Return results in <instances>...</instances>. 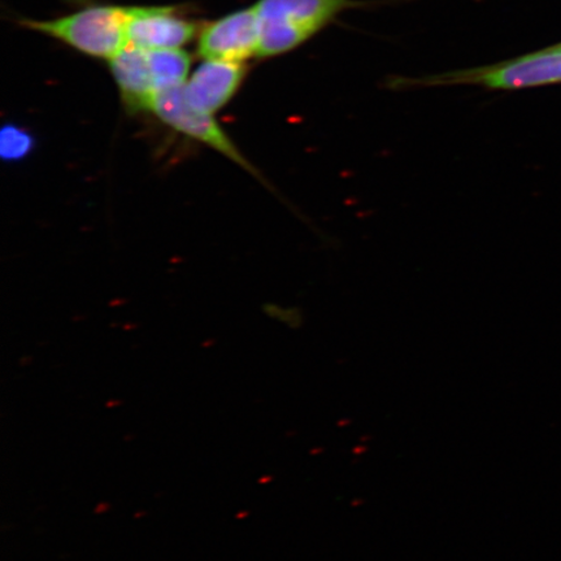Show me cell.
Listing matches in <instances>:
<instances>
[{
    "label": "cell",
    "mask_w": 561,
    "mask_h": 561,
    "mask_svg": "<svg viewBox=\"0 0 561 561\" xmlns=\"http://www.w3.org/2000/svg\"><path fill=\"white\" fill-rule=\"evenodd\" d=\"M355 0H259L254 5L259 21L256 58H273L296 50L334 23Z\"/></svg>",
    "instance_id": "obj_1"
},
{
    "label": "cell",
    "mask_w": 561,
    "mask_h": 561,
    "mask_svg": "<svg viewBox=\"0 0 561 561\" xmlns=\"http://www.w3.org/2000/svg\"><path fill=\"white\" fill-rule=\"evenodd\" d=\"M390 83L394 89L479 85L490 90H523L558 85L561 83V47H547L496 65L455 70L423 79H394Z\"/></svg>",
    "instance_id": "obj_2"
},
{
    "label": "cell",
    "mask_w": 561,
    "mask_h": 561,
    "mask_svg": "<svg viewBox=\"0 0 561 561\" xmlns=\"http://www.w3.org/2000/svg\"><path fill=\"white\" fill-rule=\"evenodd\" d=\"M129 15L130 7L93 5L59 19L20 20V25L91 58L111 60L129 46Z\"/></svg>",
    "instance_id": "obj_3"
},
{
    "label": "cell",
    "mask_w": 561,
    "mask_h": 561,
    "mask_svg": "<svg viewBox=\"0 0 561 561\" xmlns=\"http://www.w3.org/2000/svg\"><path fill=\"white\" fill-rule=\"evenodd\" d=\"M182 88L161 91L157 94L152 102V114H156L161 123L181 133V135L198 140V142L234 161L244 170L255 172L214 116L203 114V112L196 111L187 104Z\"/></svg>",
    "instance_id": "obj_4"
},
{
    "label": "cell",
    "mask_w": 561,
    "mask_h": 561,
    "mask_svg": "<svg viewBox=\"0 0 561 561\" xmlns=\"http://www.w3.org/2000/svg\"><path fill=\"white\" fill-rule=\"evenodd\" d=\"M196 51L205 60L244 62L257 56L259 21L254 7L203 26Z\"/></svg>",
    "instance_id": "obj_5"
},
{
    "label": "cell",
    "mask_w": 561,
    "mask_h": 561,
    "mask_svg": "<svg viewBox=\"0 0 561 561\" xmlns=\"http://www.w3.org/2000/svg\"><path fill=\"white\" fill-rule=\"evenodd\" d=\"M198 24L179 15L178 7H130L128 23L129 46L142 50L181 48L199 34Z\"/></svg>",
    "instance_id": "obj_6"
},
{
    "label": "cell",
    "mask_w": 561,
    "mask_h": 561,
    "mask_svg": "<svg viewBox=\"0 0 561 561\" xmlns=\"http://www.w3.org/2000/svg\"><path fill=\"white\" fill-rule=\"evenodd\" d=\"M245 72L244 62L205 60L182 88L185 101L194 110L214 116L236 95Z\"/></svg>",
    "instance_id": "obj_7"
},
{
    "label": "cell",
    "mask_w": 561,
    "mask_h": 561,
    "mask_svg": "<svg viewBox=\"0 0 561 561\" xmlns=\"http://www.w3.org/2000/svg\"><path fill=\"white\" fill-rule=\"evenodd\" d=\"M108 62L126 107L135 112L151 111L157 89L153 85L147 50L128 46Z\"/></svg>",
    "instance_id": "obj_8"
},
{
    "label": "cell",
    "mask_w": 561,
    "mask_h": 561,
    "mask_svg": "<svg viewBox=\"0 0 561 561\" xmlns=\"http://www.w3.org/2000/svg\"><path fill=\"white\" fill-rule=\"evenodd\" d=\"M157 94L161 91L182 88L187 81L192 66V56L181 48L168 50H147Z\"/></svg>",
    "instance_id": "obj_9"
},
{
    "label": "cell",
    "mask_w": 561,
    "mask_h": 561,
    "mask_svg": "<svg viewBox=\"0 0 561 561\" xmlns=\"http://www.w3.org/2000/svg\"><path fill=\"white\" fill-rule=\"evenodd\" d=\"M32 146V137L15 126H9L2 133V153L5 159L15 160L25 157Z\"/></svg>",
    "instance_id": "obj_10"
},
{
    "label": "cell",
    "mask_w": 561,
    "mask_h": 561,
    "mask_svg": "<svg viewBox=\"0 0 561 561\" xmlns=\"http://www.w3.org/2000/svg\"><path fill=\"white\" fill-rule=\"evenodd\" d=\"M559 46L561 47V44H559Z\"/></svg>",
    "instance_id": "obj_11"
}]
</instances>
